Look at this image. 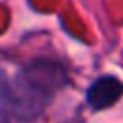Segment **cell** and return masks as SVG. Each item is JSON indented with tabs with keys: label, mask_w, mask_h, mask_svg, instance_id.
<instances>
[{
	"label": "cell",
	"mask_w": 123,
	"mask_h": 123,
	"mask_svg": "<svg viewBox=\"0 0 123 123\" xmlns=\"http://www.w3.org/2000/svg\"><path fill=\"white\" fill-rule=\"evenodd\" d=\"M123 92V86L117 78L113 76H107V78H101L90 86L88 90V103H90L92 109H107L111 107Z\"/></svg>",
	"instance_id": "1"
},
{
	"label": "cell",
	"mask_w": 123,
	"mask_h": 123,
	"mask_svg": "<svg viewBox=\"0 0 123 123\" xmlns=\"http://www.w3.org/2000/svg\"><path fill=\"white\" fill-rule=\"evenodd\" d=\"M12 119L21 121L17 88L12 80H8L6 72L0 68V123H10Z\"/></svg>",
	"instance_id": "2"
}]
</instances>
